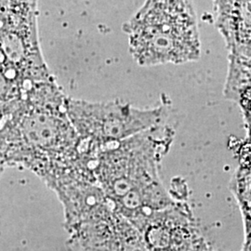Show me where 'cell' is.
<instances>
[{
	"instance_id": "1",
	"label": "cell",
	"mask_w": 251,
	"mask_h": 251,
	"mask_svg": "<svg viewBox=\"0 0 251 251\" xmlns=\"http://www.w3.org/2000/svg\"><path fill=\"white\" fill-rule=\"evenodd\" d=\"M173 139L174 130L166 123L93 154L91 168L97 184L133 226L152 211L175 202L164 187L159 172Z\"/></svg>"
},
{
	"instance_id": "2",
	"label": "cell",
	"mask_w": 251,
	"mask_h": 251,
	"mask_svg": "<svg viewBox=\"0 0 251 251\" xmlns=\"http://www.w3.org/2000/svg\"><path fill=\"white\" fill-rule=\"evenodd\" d=\"M128 50L141 66L183 64L201 55L193 0H145L123 25Z\"/></svg>"
},
{
	"instance_id": "3",
	"label": "cell",
	"mask_w": 251,
	"mask_h": 251,
	"mask_svg": "<svg viewBox=\"0 0 251 251\" xmlns=\"http://www.w3.org/2000/svg\"><path fill=\"white\" fill-rule=\"evenodd\" d=\"M65 106L82 147L89 151L166 124L170 116L166 105L143 109L119 100L88 101L66 97Z\"/></svg>"
},
{
	"instance_id": "4",
	"label": "cell",
	"mask_w": 251,
	"mask_h": 251,
	"mask_svg": "<svg viewBox=\"0 0 251 251\" xmlns=\"http://www.w3.org/2000/svg\"><path fill=\"white\" fill-rule=\"evenodd\" d=\"M37 1L0 0V63L24 88L53 77L40 49Z\"/></svg>"
},
{
	"instance_id": "5",
	"label": "cell",
	"mask_w": 251,
	"mask_h": 251,
	"mask_svg": "<svg viewBox=\"0 0 251 251\" xmlns=\"http://www.w3.org/2000/svg\"><path fill=\"white\" fill-rule=\"evenodd\" d=\"M147 251H194L204 239L187 204L174 202L134 225Z\"/></svg>"
},
{
	"instance_id": "6",
	"label": "cell",
	"mask_w": 251,
	"mask_h": 251,
	"mask_svg": "<svg viewBox=\"0 0 251 251\" xmlns=\"http://www.w3.org/2000/svg\"><path fill=\"white\" fill-rule=\"evenodd\" d=\"M251 1L229 0L215 6L216 25L229 53H251Z\"/></svg>"
},
{
	"instance_id": "7",
	"label": "cell",
	"mask_w": 251,
	"mask_h": 251,
	"mask_svg": "<svg viewBox=\"0 0 251 251\" xmlns=\"http://www.w3.org/2000/svg\"><path fill=\"white\" fill-rule=\"evenodd\" d=\"M225 97L237 103L242 110L245 124L251 127V54L229 53V67Z\"/></svg>"
},
{
	"instance_id": "8",
	"label": "cell",
	"mask_w": 251,
	"mask_h": 251,
	"mask_svg": "<svg viewBox=\"0 0 251 251\" xmlns=\"http://www.w3.org/2000/svg\"><path fill=\"white\" fill-rule=\"evenodd\" d=\"M250 151L239 165L232 179V191L240 205L242 212L245 242L243 247L251 248V164Z\"/></svg>"
},
{
	"instance_id": "9",
	"label": "cell",
	"mask_w": 251,
	"mask_h": 251,
	"mask_svg": "<svg viewBox=\"0 0 251 251\" xmlns=\"http://www.w3.org/2000/svg\"><path fill=\"white\" fill-rule=\"evenodd\" d=\"M194 251H216L208 243L206 239L204 238L201 242L199 243L198 247L196 248V250ZM241 251H251V248H244L243 247Z\"/></svg>"
},
{
	"instance_id": "10",
	"label": "cell",
	"mask_w": 251,
	"mask_h": 251,
	"mask_svg": "<svg viewBox=\"0 0 251 251\" xmlns=\"http://www.w3.org/2000/svg\"><path fill=\"white\" fill-rule=\"evenodd\" d=\"M227 1H229V0H213V2H214V5H215V6L221 5V4L225 3V2H227Z\"/></svg>"
}]
</instances>
